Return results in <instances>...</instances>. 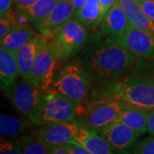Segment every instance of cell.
I'll return each mask as SVG.
<instances>
[{
	"label": "cell",
	"mask_w": 154,
	"mask_h": 154,
	"mask_svg": "<svg viewBox=\"0 0 154 154\" xmlns=\"http://www.w3.org/2000/svg\"><path fill=\"white\" fill-rule=\"evenodd\" d=\"M14 28L15 26L10 18L7 17L0 18V39L5 38Z\"/></svg>",
	"instance_id": "obj_28"
},
{
	"label": "cell",
	"mask_w": 154,
	"mask_h": 154,
	"mask_svg": "<svg viewBox=\"0 0 154 154\" xmlns=\"http://www.w3.org/2000/svg\"><path fill=\"white\" fill-rule=\"evenodd\" d=\"M105 15V11L99 0H87L81 8L74 13L73 18L82 22L94 33L99 31V25Z\"/></svg>",
	"instance_id": "obj_15"
},
{
	"label": "cell",
	"mask_w": 154,
	"mask_h": 154,
	"mask_svg": "<svg viewBox=\"0 0 154 154\" xmlns=\"http://www.w3.org/2000/svg\"><path fill=\"white\" fill-rule=\"evenodd\" d=\"M93 88V80L78 57L60 63L44 90L62 94L81 106Z\"/></svg>",
	"instance_id": "obj_3"
},
{
	"label": "cell",
	"mask_w": 154,
	"mask_h": 154,
	"mask_svg": "<svg viewBox=\"0 0 154 154\" xmlns=\"http://www.w3.org/2000/svg\"><path fill=\"white\" fill-rule=\"evenodd\" d=\"M93 34L94 33L82 22L72 18L45 38L58 62L62 63L79 55Z\"/></svg>",
	"instance_id": "obj_4"
},
{
	"label": "cell",
	"mask_w": 154,
	"mask_h": 154,
	"mask_svg": "<svg viewBox=\"0 0 154 154\" xmlns=\"http://www.w3.org/2000/svg\"><path fill=\"white\" fill-rule=\"evenodd\" d=\"M88 98L116 99L128 105L153 110L154 58L137 57L130 69L122 76L94 85Z\"/></svg>",
	"instance_id": "obj_1"
},
{
	"label": "cell",
	"mask_w": 154,
	"mask_h": 154,
	"mask_svg": "<svg viewBox=\"0 0 154 154\" xmlns=\"http://www.w3.org/2000/svg\"><path fill=\"white\" fill-rule=\"evenodd\" d=\"M131 23L118 1L106 12L99 25V33L104 38L118 39L124 35Z\"/></svg>",
	"instance_id": "obj_12"
},
{
	"label": "cell",
	"mask_w": 154,
	"mask_h": 154,
	"mask_svg": "<svg viewBox=\"0 0 154 154\" xmlns=\"http://www.w3.org/2000/svg\"><path fill=\"white\" fill-rule=\"evenodd\" d=\"M33 134L47 146H63L72 142L83 125L77 118L70 121L59 122L38 126Z\"/></svg>",
	"instance_id": "obj_8"
},
{
	"label": "cell",
	"mask_w": 154,
	"mask_h": 154,
	"mask_svg": "<svg viewBox=\"0 0 154 154\" xmlns=\"http://www.w3.org/2000/svg\"><path fill=\"white\" fill-rule=\"evenodd\" d=\"M78 58L87 68L93 84L114 81L128 72L134 65L136 57L111 38H104L94 33Z\"/></svg>",
	"instance_id": "obj_2"
},
{
	"label": "cell",
	"mask_w": 154,
	"mask_h": 154,
	"mask_svg": "<svg viewBox=\"0 0 154 154\" xmlns=\"http://www.w3.org/2000/svg\"><path fill=\"white\" fill-rule=\"evenodd\" d=\"M3 92L12 106L29 121L38 107L44 90L33 87L28 81L20 77Z\"/></svg>",
	"instance_id": "obj_7"
},
{
	"label": "cell",
	"mask_w": 154,
	"mask_h": 154,
	"mask_svg": "<svg viewBox=\"0 0 154 154\" xmlns=\"http://www.w3.org/2000/svg\"><path fill=\"white\" fill-rule=\"evenodd\" d=\"M97 132L107 140L116 154L131 153L141 136L120 122L111 123Z\"/></svg>",
	"instance_id": "obj_9"
},
{
	"label": "cell",
	"mask_w": 154,
	"mask_h": 154,
	"mask_svg": "<svg viewBox=\"0 0 154 154\" xmlns=\"http://www.w3.org/2000/svg\"><path fill=\"white\" fill-rule=\"evenodd\" d=\"M58 2L59 0H37L23 11L28 16L30 23L34 27L49 16Z\"/></svg>",
	"instance_id": "obj_22"
},
{
	"label": "cell",
	"mask_w": 154,
	"mask_h": 154,
	"mask_svg": "<svg viewBox=\"0 0 154 154\" xmlns=\"http://www.w3.org/2000/svg\"><path fill=\"white\" fill-rule=\"evenodd\" d=\"M46 42V38L38 33L27 44L17 51V60L19 75L22 79L29 81L33 71V67L40 50Z\"/></svg>",
	"instance_id": "obj_13"
},
{
	"label": "cell",
	"mask_w": 154,
	"mask_h": 154,
	"mask_svg": "<svg viewBox=\"0 0 154 154\" xmlns=\"http://www.w3.org/2000/svg\"><path fill=\"white\" fill-rule=\"evenodd\" d=\"M64 149H66L67 151L70 154H93L90 151H88L86 147H84L83 146L80 144L75 143V142H69V143L64 144L63 146Z\"/></svg>",
	"instance_id": "obj_26"
},
{
	"label": "cell",
	"mask_w": 154,
	"mask_h": 154,
	"mask_svg": "<svg viewBox=\"0 0 154 154\" xmlns=\"http://www.w3.org/2000/svg\"><path fill=\"white\" fill-rule=\"evenodd\" d=\"M86 1L87 0H71V4L74 11L75 12L78 9H80L86 3Z\"/></svg>",
	"instance_id": "obj_34"
},
{
	"label": "cell",
	"mask_w": 154,
	"mask_h": 154,
	"mask_svg": "<svg viewBox=\"0 0 154 154\" xmlns=\"http://www.w3.org/2000/svg\"><path fill=\"white\" fill-rule=\"evenodd\" d=\"M117 40L136 57L154 58V36L143 29L131 24L124 35Z\"/></svg>",
	"instance_id": "obj_10"
},
{
	"label": "cell",
	"mask_w": 154,
	"mask_h": 154,
	"mask_svg": "<svg viewBox=\"0 0 154 154\" xmlns=\"http://www.w3.org/2000/svg\"><path fill=\"white\" fill-rule=\"evenodd\" d=\"M132 154H154V136L150 135L139 140L134 147Z\"/></svg>",
	"instance_id": "obj_25"
},
{
	"label": "cell",
	"mask_w": 154,
	"mask_h": 154,
	"mask_svg": "<svg viewBox=\"0 0 154 154\" xmlns=\"http://www.w3.org/2000/svg\"><path fill=\"white\" fill-rule=\"evenodd\" d=\"M130 23L154 36V22L149 18L135 0H117Z\"/></svg>",
	"instance_id": "obj_20"
},
{
	"label": "cell",
	"mask_w": 154,
	"mask_h": 154,
	"mask_svg": "<svg viewBox=\"0 0 154 154\" xmlns=\"http://www.w3.org/2000/svg\"><path fill=\"white\" fill-rule=\"evenodd\" d=\"M48 154H70L61 146H48Z\"/></svg>",
	"instance_id": "obj_31"
},
{
	"label": "cell",
	"mask_w": 154,
	"mask_h": 154,
	"mask_svg": "<svg viewBox=\"0 0 154 154\" xmlns=\"http://www.w3.org/2000/svg\"><path fill=\"white\" fill-rule=\"evenodd\" d=\"M18 139L22 154H48V146L33 134H23Z\"/></svg>",
	"instance_id": "obj_23"
},
{
	"label": "cell",
	"mask_w": 154,
	"mask_h": 154,
	"mask_svg": "<svg viewBox=\"0 0 154 154\" xmlns=\"http://www.w3.org/2000/svg\"><path fill=\"white\" fill-rule=\"evenodd\" d=\"M37 0H14V7L17 10L24 11L34 4Z\"/></svg>",
	"instance_id": "obj_30"
},
{
	"label": "cell",
	"mask_w": 154,
	"mask_h": 154,
	"mask_svg": "<svg viewBox=\"0 0 154 154\" xmlns=\"http://www.w3.org/2000/svg\"><path fill=\"white\" fill-rule=\"evenodd\" d=\"M147 132L150 135L154 136V109L150 110L148 117V124H147Z\"/></svg>",
	"instance_id": "obj_32"
},
{
	"label": "cell",
	"mask_w": 154,
	"mask_h": 154,
	"mask_svg": "<svg viewBox=\"0 0 154 154\" xmlns=\"http://www.w3.org/2000/svg\"><path fill=\"white\" fill-rule=\"evenodd\" d=\"M99 1L105 14L117 2V0H99Z\"/></svg>",
	"instance_id": "obj_33"
},
{
	"label": "cell",
	"mask_w": 154,
	"mask_h": 154,
	"mask_svg": "<svg viewBox=\"0 0 154 154\" xmlns=\"http://www.w3.org/2000/svg\"><path fill=\"white\" fill-rule=\"evenodd\" d=\"M74 13L75 11L71 0H59L49 16L43 22L34 26V28L40 34L46 37L51 32L72 19L74 17Z\"/></svg>",
	"instance_id": "obj_14"
},
{
	"label": "cell",
	"mask_w": 154,
	"mask_h": 154,
	"mask_svg": "<svg viewBox=\"0 0 154 154\" xmlns=\"http://www.w3.org/2000/svg\"><path fill=\"white\" fill-rule=\"evenodd\" d=\"M0 154H22V146L19 139H1Z\"/></svg>",
	"instance_id": "obj_24"
},
{
	"label": "cell",
	"mask_w": 154,
	"mask_h": 154,
	"mask_svg": "<svg viewBox=\"0 0 154 154\" xmlns=\"http://www.w3.org/2000/svg\"><path fill=\"white\" fill-rule=\"evenodd\" d=\"M14 0H0V18L5 17L12 9Z\"/></svg>",
	"instance_id": "obj_29"
},
{
	"label": "cell",
	"mask_w": 154,
	"mask_h": 154,
	"mask_svg": "<svg viewBox=\"0 0 154 154\" xmlns=\"http://www.w3.org/2000/svg\"><path fill=\"white\" fill-rule=\"evenodd\" d=\"M145 14L154 22V0H135Z\"/></svg>",
	"instance_id": "obj_27"
},
{
	"label": "cell",
	"mask_w": 154,
	"mask_h": 154,
	"mask_svg": "<svg viewBox=\"0 0 154 154\" xmlns=\"http://www.w3.org/2000/svg\"><path fill=\"white\" fill-rule=\"evenodd\" d=\"M38 33L37 29L32 24L15 27L5 38L0 39V45L9 51L17 52Z\"/></svg>",
	"instance_id": "obj_19"
},
{
	"label": "cell",
	"mask_w": 154,
	"mask_h": 154,
	"mask_svg": "<svg viewBox=\"0 0 154 154\" xmlns=\"http://www.w3.org/2000/svg\"><path fill=\"white\" fill-rule=\"evenodd\" d=\"M73 142L80 144L93 154H116L110 144L96 130L83 126Z\"/></svg>",
	"instance_id": "obj_17"
},
{
	"label": "cell",
	"mask_w": 154,
	"mask_h": 154,
	"mask_svg": "<svg viewBox=\"0 0 154 154\" xmlns=\"http://www.w3.org/2000/svg\"><path fill=\"white\" fill-rule=\"evenodd\" d=\"M150 110L134 105H128L122 111L118 121L134 131L143 134L147 132V124Z\"/></svg>",
	"instance_id": "obj_18"
},
{
	"label": "cell",
	"mask_w": 154,
	"mask_h": 154,
	"mask_svg": "<svg viewBox=\"0 0 154 154\" xmlns=\"http://www.w3.org/2000/svg\"><path fill=\"white\" fill-rule=\"evenodd\" d=\"M19 69L17 60V52L5 47H0V88L2 91L10 88L17 82Z\"/></svg>",
	"instance_id": "obj_16"
},
{
	"label": "cell",
	"mask_w": 154,
	"mask_h": 154,
	"mask_svg": "<svg viewBox=\"0 0 154 154\" xmlns=\"http://www.w3.org/2000/svg\"><path fill=\"white\" fill-rule=\"evenodd\" d=\"M80 106L62 94L44 90L38 107L29 121L32 125L70 121L77 118Z\"/></svg>",
	"instance_id": "obj_5"
},
{
	"label": "cell",
	"mask_w": 154,
	"mask_h": 154,
	"mask_svg": "<svg viewBox=\"0 0 154 154\" xmlns=\"http://www.w3.org/2000/svg\"><path fill=\"white\" fill-rule=\"evenodd\" d=\"M31 124L30 121H23L13 116L2 114L0 116L1 136L10 140L20 138Z\"/></svg>",
	"instance_id": "obj_21"
},
{
	"label": "cell",
	"mask_w": 154,
	"mask_h": 154,
	"mask_svg": "<svg viewBox=\"0 0 154 154\" xmlns=\"http://www.w3.org/2000/svg\"><path fill=\"white\" fill-rule=\"evenodd\" d=\"M59 64L60 63L57 60L53 50L46 40L36 57L32 75L28 82L33 87L44 90Z\"/></svg>",
	"instance_id": "obj_11"
},
{
	"label": "cell",
	"mask_w": 154,
	"mask_h": 154,
	"mask_svg": "<svg viewBox=\"0 0 154 154\" xmlns=\"http://www.w3.org/2000/svg\"><path fill=\"white\" fill-rule=\"evenodd\" d=\"M127 105L113 99H88L80 106L77 119L84 127L99 131L118 121Z\"/></svg>",
	"instance_id": "obj_6"
}]
</instances>
